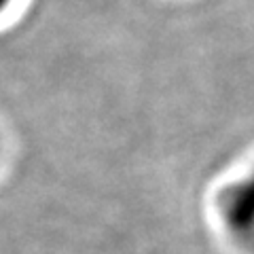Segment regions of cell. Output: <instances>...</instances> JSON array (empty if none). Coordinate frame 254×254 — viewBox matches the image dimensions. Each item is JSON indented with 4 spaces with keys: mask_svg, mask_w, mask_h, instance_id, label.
I'll list each match as a JSON object with an SVG mask.
<instances>
[{
    "mask_svg": "<svg viewBox=\"0 0 254 254\" xmlns=\"http://www.w3.org/2000/svg\"><path fill=\"white\" fill-rule=\"evenodd\" d=\"M11 4H13V0H0V15H2L6 9H9Z\"/></svg>",
    "mask_w": 254,
    "mask_h": 254,
    "instance_id": "obj_2",
    "label": "cell"
},
{
    "mask_svg": "<svg viewBox=\"0 0 254 254\" xmlns=\"http://www.w3.org/2000/svg\"><path fill=\"white\" fill-rule=\"evenodd\" d=\"M216 208L229 240L242 252L254 254V165L227 182Z\"/></svg>",
    "mask_w": 254,
    "mask_h": 254,
    "instance_id": "obj_1",
    "label": "cell"
}]
</instances>
